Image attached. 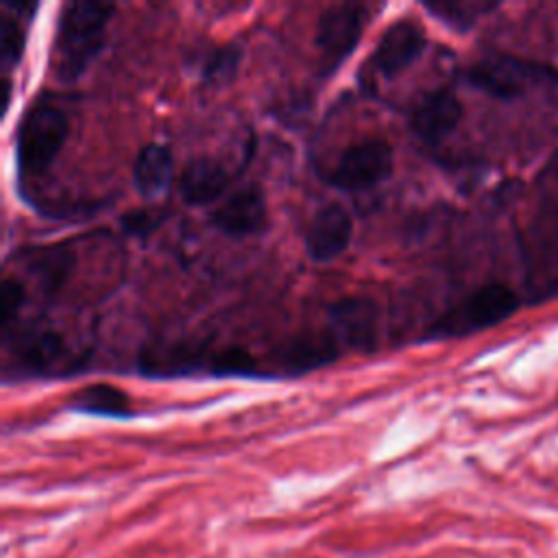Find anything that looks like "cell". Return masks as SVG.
<instances>
[{
    "label": "cell",
    "instance_id": "obj_1",
    "mask_svg": "<svg viewBox=\"0 0 558 558\" xmlns=\"http://www.w3.org/2000/svg\"><path fill=\"white\" fill-rule=\"evenodd\" d=\"M113 11L116 4L111 2L74 0L63 4L50 54V72L61 83L83 76L98 57Z\"/></svg>",
    "mask_w": 558,
    "mask_h": 558
},
{
    "label": "cell",
    "instance_id": "obj_2",
    "mask_svg": "<svg viewBox=\"0 0 558 558\" xmlns=\"http://www.w3.org/2000/svg\"><path fill=\"white\" fill-rule=\"evenodd\" d=\"M519 307V296L512 288L504 283H486L464 296L460 303L442 312L425 331L423 340H445L460 338L486 327H493Z\"/></svg>",
    "mask_w": 558,
    "mask_h": 558
},
{
    "label": "cell",
    "instance_id": "obj_3",
    "mask_svg": "<svg viewBox=\"0 0 558 558\" xmlns=\"http://www.w3.org/2000/svg\"><path fill=\"white\" fill-rule=\"evenodd\" d=\"M68 118L54 105H33L15 133V161L20 177H39L57 159L68 137Z\"/></svg>",
    "mask_w": 558,
    "mask_h": 558
},
{
    "label": "cell",
    "instance_id": "obj_4",
    "mask_svg": "<svg viewBox=\"0 0 558 558\" xmlns=\"http://www.w3.org/2000/svg\"><path fill=\"white\" fill-rule=\"evenodd\" d=\"M364 28V11L360 4H333L325 9L316 22L314 46L318 50V72L333 74L355 50Z\"/></svg>",
    "mask_w": 558,
    "mask_h": 558
},
{
    "label": "cell",
    "instance_id": "obj_5",
    "mask_svg": "<svg viewBox=\"0 0 558 558\" xmlns=\"http://www.w3.org/2000/svg\"><path fill=\"white\" fill-rule=\"evenodd\" d=\"M395 166L388 140L371 137L349 146L331 170V185L344 192H364L386 181Z\"/></svg>",
    "mask_w": 558,
    "mask_h": 558
},
{
    "label": "cell",
    "instance_id": "obj_6",
    "mask_svg": "<svg viewBox=\"0 0 558 558\" xmlns=\"http://www.w3.org/2000/svg\"><path fill=\"white\" fill-rule=\"evenodd\" d=\"M551 68H541L536 63L508 57V54H495L486 57L464 72V81L495 98H514L525 92V85L538 76H551Z\"/></svg>",
    "mask_w": 558,
    "mask_h": 558
},
{
    "label": "cell",
    "instance_id": "obj_7",
    "mask_svg": "<svg viewBox=\"0 0 558 558\" xmlns=\"http://www.w3.org/2000/svg\"><path fill=\"white\" fill-rule=\"evenodd\" d=\"M329 331L349 349L371 353L377 344L379 307L368 296H342L327 307Z\"/></svg>",
    "mask_w": 558,
    "mask_h": 558
},
{
    "label": "cell",
    "instance_id": "obj_8",
    "mask_svg": "<svg viewBox=\"0 0 558 558\" xmlns=\"http://www.w3.org/2000/svg\"><path fill=\"white\" fill-rule=\"evenodd\" d=\"M425 48V33L414 20H397L392 22L379 37L368 68L371 72L392 78L412 65Z\"/></svg>",
    "mask_w": 558,
    "mask_h": 558
},
{
    "label": "cell",
    "instance_id": "obj_9",
    "mask_svg": "<svg viewBox=\"0 0 558 558\" xmlns=\"http://www.w3.org/2000/svg\"><path fill=\"white\" fill-rule=\"evenodd\" d=\"M266 198L259 185H244L227 196L209 216L211 225L233 238L259 233L266 227Z\"/></svg>",
    "mask_w": 558,
    "mask_h": 558
},
{
    "label": "cell",
    "instance_id": "obj_10",
    "mask_svg": "<svg viewBox=\"0 0 558 558\" xmlns=\"http://www.w3.org/2000/svg\"><path fill=\"white\" fill-rule=\"evenodd\" d=\"M4 342L11 347L17 368L31 375L48 371L65 353V342L61 333L50 327L26 325L22 329L7 331Z\"/></svg>",
    "mask_w": 558,
    "mask_h": 558
},
{
    "label": "cell",
    "instance_id": "obj_11",
    "mask_svg": "<svg viewBox=\"0 0 558 558\" xmlns=\"http://www.w3.org/2000/svg\"><path fill=\"white\" fill-rule=\"evenodd\" d=\"M460 118L462 102L451 89L440 87L416 102L410 113V126L425 144H438L460 124Z\"/></svg>",
    "mask_w": 558,
    "mask_h": 558
},
{
    "label": "cell",
    "instance_id": "obj_12",
    "mask_svg": "<svg viewBox=\"0 0 558 558\" xmlns=\"http://www.w3.org/2000/svg\"><path fill=\"white\" fill-rule=\"evenodd\" d=\"M351 235H353V222L349 211L338 203L325 205L323 209L316 211L307 229V235H305L307 255L318 264L331 262L347 251Z\"/></svg>",
    "mask_w": 558,
    "mask_h": 558
},
{
    "label": "cell",
    "instance_id": "obj_13",
    "mask_svg": "<svg viewBox=\"0 0 558 558\" xmlns=\"http://www.w3.org/2000/svg\"><path fill=\"white\" fill-rule=\"evenodd\" d=\"M338 340L331 331L292 336L275 349V364L286 375H303L327 366L338 357Z\"/></svg>",
    "mask_w": 558,
    "mask_h": 558
},
{
    "label": "cell",
    "instance_id": "obj_14",
    "mask_svg": "<svg viewBox=\"0 0 558 558\" xmlns=\"http://www.w3.org/2000/svg\"><path fill=\"white\" fill-rule=\"evenodd\" d=\"M227 185H229L227 168L211 157L190 159L177 179L179 196L192 207H203L214 203L216 198L222 196Z\"/></svg>",
    "mask_w": 558,
    "mask_h": 558
},
{
    "label": "cell",
    "instance_id": "obj_15",
    "mask_svg": "<svg viewBox=\"0 0 558 558\" xmlns=\"http://www.w3.org/2000/svg\"><path fill=\"white\" fill-rule=\"evenodd\" d=\"M137 364V368L148 377H179L196 373L198 368L207 371L209 357H205L201 344L172 342L146 347Z\"/></svg>",
    "mask_w": 558,
    "mask_h": 558
},
{
    "label": "cell",
    "instance_id": "obj_16",
    "mask_svg": "<svg viewBox=\"0 0 558 558\" xmlns=\"http://www.w3.org/2000/svg\"><path fill=\"white\" fill-rule=\"evenodd\" d=\"M172 153L163 144H146L137 150L133 163V185L140 196L155 198L172 181Z\"/></svg>",
    "mask_w": 558,
    "mask_h": 558
},
{
    "label": "cell",
    "instance_id": "obj_17",
    "mask_svg": "<svg viewBox=\"0 0 558 558\" xmlns=\"http://www.w3.org/2000/svg\"><path fill=\"white\" fill-rule=\"evenodd\" d=\"M68 408L83 414L113 416V418H129L133 414L129 395L118 386L102 384V381H96L76 390L68 399Z\"/></svg>",
    "mask_w": 558,
    "mask_h": 558
},
{
    "label": "cell",
    "instance_id": "obj_18",
    "mask_svg": "<svg viewBox=\"0 0 558 558\" xmlns=\"http://www.w3.org/2000/svg\"><path fill=\"white\" fill-rule=\"evenodd\" d=\"M423 7L436 15L440 22L456 31L471 28L484 13L497 9V2L488 0H438V2H423Z\"/></svg>",
    "mask_w": 558,
    "mask_h": 558
},
{
    "label": "cell",
    "instance_id": "obj_19",
    "mask_svg": "<svg viewBox=\"0 0 558 558\" xmlns=\"http://www.w3.org/2000/svg\"><path fill=\"white\" fill-rule=\"evenodd\" d=\"M72 264H74V255L68 246H52L37 253L31 259L28 268L39 277V283L46 290V294H54L68 279Z\"/></svg>",
    "mask_w": 558,
    "mask_h": 558
},
{
    "label": "cell",
    "instance_id": "obj_20",
    "mask_svg": "<svg viewBox=\"0 0 558 558\" xmlns=\"http://www.w3.org/2000/svg\"><path fill=\"white\" fill-rule=\"evenodd\" d=\"M207 373L218 377H268L253 355L240 347H229L209 355Z\"/></svg>",
    "mask_w": 558,
    "mask_h": 558
},
{
    "label": "cell",
    "instance_id": "obj_21",
    "mask_svg": "<svg viewBox=\"0 0 558 558\" xmlns=\"http://www.w3.org/2000/svg\"><path fill=\"white\" fill-rule=\"evenodd\" d=\"M242 59V50L233 44L209 48L201 61V76L205 83L220 85L235 76Z\"/></svg>",
    "mask_w": 558,
    "mask_h": 558
},
{
    "label": "cell",
    "instance_id": "obj_22",
    "mask_svg": "<svg viewBox=\"0 0 558 558\" xmlns=\"http://www.w3.org/2000/svg\"><path fill=\"white\" fill-rule=\"evenodd\" d=\"M17 17L24 15H2L0 17V61H2V70L9 72L22 57L24 50V28L20 26Z\"/></svg>",
    "mask_w": 558,
    "mask_h": 558
},
{
    "label": "cell",
    "instance_id": "obj_23",
    "mask_svg": "<svg viewBox=\"0 0 558 558\" xmlns=\"http://www.w3.org/2000/svg\"><path fill=\"white\" fill-rule=\"evenodd\" d=\"M24 301H26L24 286L17 279L7 277L0 288V327H2V331H9L13 327V320L17 318V312L24 305Z\"/></svg>",
    "mask_w": 558,
    "mask_h": 558
},
{
    "label": "cell",
    "instance_id": "obj_24",
    "mask_svg": "<svg viewBox=\"0 0 558 558\" xmlns=\"http://www.w3.org/2000/svg\"><path fill=\"white\" fill-rule=\"evenodd\" d=\"M159 222H161V214H157L153 209H133L120 218L122 231H126L129 235H140V238L153 233L159 227Z\"/></svg>",
    "mask_w": 558,
    "mask_h": 558
}]
</instances>
